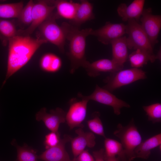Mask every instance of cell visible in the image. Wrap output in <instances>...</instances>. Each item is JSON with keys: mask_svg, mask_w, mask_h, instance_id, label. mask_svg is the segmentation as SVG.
<instances>
[{"mask_svg": "<svg viewBox=\"0 0 161 161\" xmlns=\"http://www.w3.org/2000/svg\"><path fill=\"white\" fill-rule=\"evenodd\" d=\"M55 8V5L50 4L48 1L40 0L35 3L32 9L31 24L25 29L18 30L17 35L30 36L53 13Z\"/></svg>", "mask_w": 161, "mask_h": 161, "instance_id": "7", "label": "cell"}, {"mask_svg": "<svg viewBox=\"0 0 161 161\" xmlns=\"http://www.w3.org/2000/svg\"><path fill=\"white\" fill-rule=\"evenodd\" d=\"M114 135L120 140L123 150L122 161H131L134 159V153L142 142L141 136L132 119L126 126L119 123Z\"/></svg>", "mask_w": 161, "mask_h": 161, "instance_id": "3", "label": "cell"}, {"mask_svg": "<svg viewBox=\"0 0 161 161\" xmlns=\"http://www.w3.org/2000/svg\"><path fill=\"white\" fill-rule=\"evenodd\" d=\"M69 41V51L67 54L70 62V72L73 74L79 67L84 68L88 62L85 56L86 40L90 35L91 28L80 30L71 24L64 22L61 26Z\"/></svg>", "mask_w": 161, "mask_h": 161, "instance_id": "2", "label": "cell"}, {"mask_svg": "<svg viewBox=\"0 0 161 161\" xmlns=\"http://www.w3.org/2000/svg\"><path fill=\"white\" fill-rule=\"evenodd\" d=\"M112 59L123 65L128 58L126 37L123 36L112 41Z\"/></svg>", "mask_w": 161, "mask_h": 161, "instance_id": "20", "label": "cell"}, {"mask_svg": "<svg viewBox=\"0 0 161 161\" xmlns=\"http://www.w3.org/2000/svg\"><path fill=\"white\" fill-rule=\"evenodd\" d=\"M144 0H134L129 5L126 3L120 4L117 8L119 16L124 21L131 19L138 22L144 9Z\"/></svg>", "mask_w": 161, "mask_h": 161, "instance_id": "16", "label": "cell"}, {"mask_svg": "<svg viewBox=\"0 0 161 161\" xmlns=\"http://www.w3.org/2000/svg\"><path fill=\"white\" fill-rule=\"evenodd\" d=\"M24 7L22 1L18 2L0 4V18H18Z\"/></svg>", "mask_w": 161, "mask_h": 161, "instance_id": "24", "label": "cell"}, {"mask_svg": "<svg viewBox=\"0 0 161 161\" xmlns=\"http://www.w3.org/2000/svg\"><path fill=\"white\" fill-rule=\"evenodd\" d=\"M140 19L141 26L153 48L159 42L158 38L161 28V16L152 14L151 8H144Z\"/></svg>", "mask_w": 161, "mask_h": 161, "instance_id": "9", "label": "cell"}, {"mask_svg": "<svg viewBox=\"0 0 161 161\" xmlns=\"http://www.w3.org/2000/svg\"><path fill=\"white\" fill-rule=\"evenodd\" d=\"M72 161H95L94 158L87 150H85L77 157H75Z\"/></svg>", "mask_w": 161, "mask_h": 161, "instance_id": "31", "label": "cell"}, {"mask_svg": "<svg viewBox=\"0 0 161 161\" xmlns=\"http://www.w3.org/2000/svg\"><path fill=\"white\" fill-rule=\"evenodd\" d=\"M148 117V120L153 123L161 121V104L156 103L143 107Z\"/></svg>", "mask_w": 161, "mask_h": 161, "instance_id": "27", "label": "cell"}, {"mask_svg": "<svg viewBox=\"0 0 161 161\" xmlns=\"http://www.w3.org/2000/svg\"><path fill=\"white\" fill-rule=\"evenodd\" d=\"M127 21L126 25L128 48L134 50L140 49L154 54L153 48L141 25L134 19Z\"/></svg>", "mask_w": 161, "mask_h": 161, "instance_id": "6", "label": "cell"}, {"mask_svg": "<svg viewBox=\"0 0 161 161\" xmlns=\"http://www.w3.org/2000/svg\"><path fill=\"white\" fill-rule=\"evenodd\" d=\"M61 139L58 131H51L45 137L44 144L45 148L47 149L57 145Z\"/></svg>", "mask_w": 161, "mask_h": 161, "instance_id": "30", "label": "cell"}, {"mask_svg": "<svg viewBox=\"0 0 161 161\" xmlns=\"http://www.w3.org/2000/svg\"><path fill=\"white\" fill-rule=\"evenodd\" d=\"M48 2L55 5L58 16L71 21L74 18L79 4V3L72 1L54 0Z\"/></svg>", "mask_w": 161, "mask_h": 161, "instance_id": "17", "label": "cell"}, {"mask_svg": "<svg viewBox=\"0 0 161 161\" xmlns=\"http://www.w3.org/2000/svg\"><path fill=\"white\" fill-rule=\"evenodd\" d=\"M161 145V134H158L142 141L134 150V159L137 158L147 159L151 151Z\"/></svg>", "mask_w": 161, "mask_h": 161, "instance_id": "18", "label": "cell"}, {"mask_svg": "<svg viewBox=\"0 0 161 161\" xmlns=\"http://www.w3.org/2000/svg\"><path fill=\"white\" fill-rule=\"evenodd\" d=\"M146 77L145 72L139 68L122 69L112 73L106 78L104 80L106 84L103 88L111 92L137 80L144 79Z\"/></svg>", "mask_w": 161, "mask_h": 161, "instance_id": "5", "label": "cell"}, {"mask_svg": "<svg viewBox=\"0 0 161 161\" xmlns=\"http://www.w3.org/2000/svg\"><path fill=\"white\" fill-rule=\"evenodd\" d=\"M132 68H139L147 64L148 61L154 62L157 59L155 55L140 49H137L129 56Z\"/></svg>", "mask_w": 161, "mask_h": 161, "instance_id": "21", "label": "cell"}, {"mask_svg": "<svg viewBox=\"0 0 161 161\" xmlns=\"http://www.w3.org/2000/svg\"><path fill=\"white\" fill-rule=\"evenodd\" d=\"M93 156L95 161H105L104 158V149L101 148L98 151L93 152Z\"/></svg>", "mask_w": 161, "mask_h": 161, "instance_id": "32", "label": "cell"}, {"mask_svg": "<svg viewBox=\"0 0 161 161\" xmlns=\"http://www.w3.org/2000/svg\"><path fill=\"white\" fill-rule=\"evenodd\" d=\"M123 65L120 64L113 59H102L92 63L89 61L84 68L89 76L96 77L102 72H116L122 69Z\"/></svg>", "mask_w": 161, "mask_h": 161, "instance_id": "13", "label": "cell"}, {"mask_svg": "<svg viewBox=\"0 0 161 161\" xmlns=\"http://www.w3.org/2000/svg\"><path fill=\"white\" fill-rule=\"evenodd\" d=\"M17 32L12 21L0 18V39L4 45L8 43L10 39L17 35Z\"/></svg>", "mask_w": 161, "mask_h": 161, "instance_id": "25", "label": "cell"}, {"mask_svg": "<svg viewBox=\"0 0 161 161\" xmlns=\"http://www.w3.org/2000/svg\"><path fill=\"white\" fill-rule=\"evenodd\" d=\"M126 34V25L123 23H112L109 21L100 28L92 29L90 35L96 37L99 41L105 45L110 44L113 41Z\"/></svg>", "mask_w": 161, "mask_h": 161, "instance_id": "11", "label": "cell"}, {"mask_svg": "<svg viewBox=\"0 0 161 161\" xmlns=\"http://www.w3.org/2000/svg\"><path fill=\"white\" fill-rule=\"evenodd\" d=\"M57 14L53 13L38 27V35L57 47L62 53L64 52L66 40L64 31L56 21L58 17Z\"/></svg>", "mask_w": 161, "mask_h": 161, "instance_id": "4", "label": "cell"}, {"mask_svg": "<svg viewBox=\"0 0 161 161\" xmlns=\"http://www.w3.org/2000/svg\"><path fill=\"white\" fill-rule=\"evenodd\" d=\"M66 113L61 108L57 107L47 112L45 108H43L36 114V120L42 121L47 128L51 131H58L61 124L66 121Z\"/></svg>", "mask_w": 161, "mask_h": 161, "instance_id": "12", "label": "cell"}, {"mask_svg": "<svg viewBox=\"0 0 161 161\" xmlns=\"http://www.w3.org/2000/svg\"><path fill=\"white\" fill-rule=\"evenodd\" d=\"M62 62L61 58L56 55L51 53L44 54L41 57L40 65L44 71L54 73L58 71L61 68Z\"/></svg>", "mask_w": 161, "mask_h": 161, "instance_id": "22", "label": "cell"}, {"mask_svg": "<svg viewBox=\"0 0 161 161\" xmlns=\"http://www.w3.org/2000/svg\"><path fill=\"white\" fill-rule=\"evenodd\" d=\"M17 150V160L18 161H38L36 151L25 144L20 146L15 143Z\"/></svg>", "mask_w": 161, "mask_h": 161, "instance_id": "26", "label": "cell"}, {"mask_svg": "<svg viewBox=\"0 0 161 161\" xmlns=\"http://www.w3.org/2000/svg\"><path fill=\"white\" fill-rule=\"evenodd\" d=\"M161 48L158 50L157 54L155 55L157 59H158L160 61H161Z\"/></svg>", "mask_w": 161, "mask_h": 161, "instance_id": "34", "label": "cell"}, {"mask_svg": "<svg viewBox=\"0 0 161 161\" xmlns=\"http://www.w3.org/2000/svg\"><path fill=\"white\" fill-rule=\"evenodd\" d=\"M79 97L84 98L89 101L92 100L100 103L109 106L113 109L114 113L117 115L121 113V109L123 107L129 108L130 105L126 102L117 98L108 90L96 85L95 89L91 95L84 96L79 93Z\"/></svg>", "mask_w": 161, "mask_h": 161, "instance_id": "8", "label": "cell"}, {"mask_svg": "<svg viewBox=\"0 0 161 161\" xmlns=\"http://www.w3.org/2000/svg\"><path fill=\"white\" fill-rule=\"evenodd\" d=\"M47 42L38 35L34 38L30 36L17 35L10 39L6 74L2 86L10 77L28 62L42 44Z\"/></svg>", "mask_w": 161, "mask_h": 161, "instance_id": "1", "label": "cell"}, {"mask_svg": "<svg viewBox=\"0 0 161 161\" xmlns=\"http://www.w3.org/2000/svg\"><path fill=\"white\" fill-rule=\"evenodd\" d=\"M104 141V159L116 157L122 160L123 153V150L120 142L110 138L106 137Z\"/></svg>", "mask_w": 161, "mask_h": 161, "instance_id": "23", "label": "cell"}, {"mask_svg": "<svg viewBox=\"0 0 161 161\" xmlns=\"http://www.w3.org/2000/svg\"><path fill=\"white\" fill-rule=\"evenodd\" d=\"M80 100L73 98L70 101V106L66 113L65 120L70 129L76 127L82 128V124L86 118L89 101L79 97Z\"/></svg>", "mask_w": 161, "mask_h": 161, "instance_id": "10", "label": "cell"}, {"mask_svg": "<svg viewBox=\"0 0 161 161\" xmlns=\"http://www.w3.org/2000/svg\"><path fill=\"white\" fill-rule=\"evenodd\" d=\"M100 114L95 112L93 114V118L87 121V126L92 133L106 138L104 128L100 118Z\"/></svg>", "mask_w": 161, "mask_h": 161, "instance_id": "28", "label": "cell"}, {"mask_svg": "<svg viewBox=\"0 0 161 161\" xmlns=\"http://www.w3.org/2000/svg\"><path fill=\"white\" fill-rule=\"evenodd\" d=\"M35 3L33 1L30 0L22 10L18 18L23 24L29 26L31 24L32 9Z\"/></svg>", "mask_w": 161, "mask_h": 161, "instance_id": "29", "label": "cell"}, {"mask_svg": "<svg viewBox=\"0 0 161 161\" xmlns=\"http://www.w3.org/2000/svg\"><path fill=\"white\" fill-rule=\"evenodd\" d=\"M93 9L92 4L88 1H80L75 17L71 21L72 24L79 28L83 23L94 19L95 16Z\"/></svg>", "mask_w": 161, "mask_h": 161, "instance_id": "19", "label": "cell"}, {"mask_svg": "<svg viewBox=\"0 0 161 161\" xmlns=\"http://www.w3.org/2000/svg\"><path fill=\"white\" fill-rule=\"evenodd\" d=\"M77 134L74 138H71V149L74 158L77 157L85 150L86 147H94L96 144L95 137L92 132H85L81 128L75 131Z\"/></svg>", "mask_w": 161, "mask_h": 161, "instance_id": "14", "label": "cell"}, {"mask_svg": "<svg viewBox=\"0 0 161 161\" xmlns=\"http://www.w3.org/2000/svg\"><path fill=\"white\" fill-rule=\"evenodd\" d=\"M71 138L66 136L58 145L46 149L38 156V159L44 161H72L65 149L66 144Z\"/></svg>", "mask_w": 161, "mask_h": 161, "instance_id": "15", "label": "cell"}, {"mask_svg": "<svg viewBox=\"0 0 161 161\" xmlns=\"http://www.w3.org/2000/svg\"><path fill=\"white\" fill-rule=\"evenodd\" d=\"M106 161H119V160L118 158L114 157L104 159Z\"/></svg>", "mask_w": 161, "mask_h": 161, "instance_id": "33", "label": "cell"}]
</instances>
